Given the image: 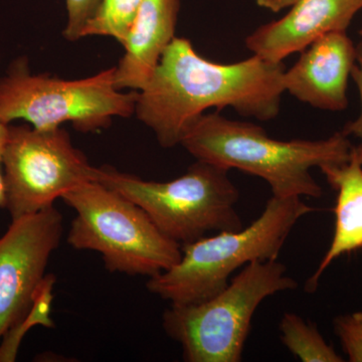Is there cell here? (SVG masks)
I'll return each instance as SVG.
<instances>
[{"label": "cell", "mask_w": 362, "mask_h": 362, "mask_svg": "<svg viewBox=\"0 0 362 362\" xmlns=\"http://www.w3.org/2000/svg\"><path fill=\"white\" fill-rule=\"evenodd\" d=\"M2 168L4 209L13 220L49 209L71 190L98 178V168L62 127L9 125Z\"/></svg>", "instance_id": "cell-8"}, {"label": "cell", "mask_w": 362, "mask_h": 362, "mask_svg": "<svg viewBox=\"0 0 362 362\" xmlns=\"http://www.w3.org/2000/svg\"><path fill=\"white\" fill-rule=\"evenodd\" d=\"M138 92L115 85V66L78 80L33 74L25 58L16 59L0 78V119L25 120L37 130L70 122L80 132H96L116 117L134 115Z\"/></svg>", "instance_id": "cell-7"}, {"label": "cell", "mask_w": 362, "mask_h": 362, "mask_svg": "<svg viewBox=\"0 0 362 362\" xmlns=\"http://www.w3.org/2000/svg\"><path fill=\"white\" fill-rule=\"evenodd\" d=\"M334 330L349 361L362 362V332L357 329L351 315L335 318Z\"/></svg>", "instance_id": "cell-18"}, {"label": "cell", "mask_w": 362, "mask_h": 362, "mask_svg": "<svg viewBox=\"0 0 362 362\" xmlns=\"http://www.w3.org/2000/svg\"><path fill=\"white\" fill-rule=\"evenodd\" d=\"M285 70L283 63L256 54L239 63H214L197 54L189 40L175 37L138 92L134 115L163 148L180 145L190 126L211 108L272 120L280 112Z\"/></svg>", "instance_id": "cell-1"}, {"label": "cell", "mask_w": 362, "mask_h": 362, "mask_svg": "<svg viewBox=\"0 0 362 362\" xmlns=\"http://www.w3.org/2000/svg\"><path fill=\"white\" fill-rule=\"evenodd\" d=\"M328 185L337 192L334 207L335 228L332 242L315 273L305 285L316 291L319 281L335 259L362 249V165L351 156L346 163L320 168Z\"/></svg>", "instance_id": "cell-13"}, {"label": "cell", "mask_w": 362, "mask_h": 362, "mask_svg": "<svg viewBox=\"0 0 362 362\" xmlns=\"http://www.w3.org/2000/svg\"><path fill=\"white\" fill-rule=\"evenodd\" d=\"M315 211L301 197L272 195L261 216L247 228L223 230L181 246L180 261L149 278L147 289L170 305L206 301L223 291L239 269L255 261L277 259L298 221Z\"/></svg>", "instance_id": "cell-3"}, {"label": "cell", "mask_w": 362, "mask_h": 362, "mask_svg": "<svg viewBox=\"0 0 362 362\" xmlns=\"http://www.w3.org/2000/svg\"><path fill=\"white\" fill-rule=\"evenodd\" d=\"M228 173L197 160L185 175L158 182L104 165L98 168L97 181L141 207L164 235L183 246L207 233L244 228L235 209L239 189Z\"/></svg>", "instance_id": "cell-6"}, {"label": "cell", "mask_w": 362, "mask_h": 362, "mask_svg": "<svg viewBox=\"0 0 362 362\" xmlns=\"http://www.w3.org/2000/svg\"><path fill=\"white\" fill-rule=\"evenodd\" d=\"M279 329L283 344L303 362H342L332 345L328 344L316 325L301 316L287 312L281 319Z\"/></svg>", "instance_id": "cell-14"}, {"label": "cell", "mask_w": 362, "mask_h": 362, "mask_svg": "<svg viewBox=\"0 0 362 362\" xmlns=\"http://www.w3.org/2000/svg\"><path fill=\"white\" fill-rule=\"evenodd\" d=\"M101 0H66L68 21L64 37L69 42H77L82 39L83 30L88 21L95 13Z\"/></svg>", "instance_id": "cell-17"}, {"label": "cell", "mask_w": 362, "mask_h": 362, "mask_svg": "<svg viewBox=\"0 0 362 362\" xmlns=\"http://www.w3.org/2000/svg\"><path fill=\"white\" fill-rule=\"evenodd\" d=\"M8 126L0 119V207H4V170H2V156L6 145Z\"/></svg>", "instance_id": "cell-20"}, {"label": "cell", "mask_w": 362, "mask_h": 362, "mask_svg": "<svg viewBox=\"0 0 362 362\" xmlns=\"http://www.w3.org/2000/svg\"><path fill=\"white\" fill-rule=\"evenodd\" d=\"M359 33H361V37H362V28H361V32H359Z\"/></svg>", "instance_id": "cell-23"}, {"label": "cell", "mask_w": 362, "mask_h": 362, "mask_svg": "<svg viewBox=\"0 0 362 362\" xmlns=\"http://www.w3.org/2000/svg\"><path fill=\"white\" fill-rule=\"evenodd\" d=\"M56 277L52 274L45 275L35 291L33 305L23 319L14 324L0 340V362L16 361L21 340L30 328L35 325L54 327L51 318L52 289Z\"/></svg>", "instance_id": "cell-15"}, {"label": "cell", "mask_w": 362, "mask_h": 362, "mask_svg": "<svg viewBox=\"0 0 362 362\" xmlns=\"http://www.w3.org/2000/svg\"><path fill=\"white\" fill-rule=\"evenodd\" d=\"M294 1L295 0H255V2L262 8L268 9L275 13L289 8Z\"/></svg>", "instance_id": "cell-21"}, {"label": "cell", "mask_w": 362, "mask_h": 362, "mask_svg": "<svg viewBox=\"0 0 362 362\" xmlns=\"http://www.w3.org/2000/svg\"><path fill=\"white\" fill-rule=\"evenodd\" d=\"M180 11V0H142L123 47L125 52L115 66L119 90L139 92L147 85L176 37Z\"/></svg>", "instance_id": "cell-12"}, {"label": "cell", "mask_w": 362, "mask_h": 362, "mask_svg": "<svg viewBox=\"0 0 362 362\" xmlns=\"http://www.w3.org/2000/svg\"><path fill=\"white\" fill-rule=\"evenodd\" d=\"M142 0H101L90 20L85 25L86 37H109L124 47L134 25Z\"/></svg>", "instance_id": "cell-16"}, {"label": "cell", "mask_w": 362, "mask_h": 362, "mask_svg": "<svg viewBox=\"0 0 362 362\" xmlns=\"http://www.w3.org/2000/svg\"><path fill=\"white\" fill-rule=\"evenodd\" d=\"M197 160L258 176L280 199H320L322 188L310 170L339 165L351 158L354 145L343 131L320 140L273 139L261 126L202 114L180 143Z\"/></svg>", "instance_id": "cell-2"}, {"label": "cell", "mask_w": 362, "mask_h": 362, "mask_svg": "<svg viewBox=\"0 0 362 362\" xmlns=\"http://www.w3.org/2000/svg\"><path fill=\"white\" fill-rule=\"evenodd\" d=\"M285 70L283 84L303 103L321 110L339 112L349 107L347 88L356 61V45L345 32L319 37Z\"/></svg>", "instance_id": "cell-10"}, {"label": "cell", "mask_w": 362, "mask_h": 362, "mask_svg": "<svg viewBox=\"0 0 362 362\" xmlns=\"http://www.w3.org/2000/svg\"><path fill=\"white\" fill-rule=\"evenodd\" d=\"M62 199L76 211L69 245L99 252L109 272L151 278L180 261V244L164 235L141 207L99 181Z\"/></svg>", "instance_id": "cell-5"}, {"label": "cell", "mask_w": 362, "mask_h": 362, "mask_svg": "<svg viewBox=\"0 0 362 362\" xmlns=\"http://www.w3.org/2000/svg\"><path fill=\"white\" fill-rule=\"evenodd\" d=\"M352 320L357 327V329L362 332V311L356 312V313L351 314Z\"/></svg>", "instance_id": "cell-22"}, {"label": "cell", "mask_w": 362, "mask_h": 362, "mask_svg": "<svg viewBox=\"0 0 362 362\" xmlns=\"http://www.w3.org/2000/svg\"><path fill=\"white\" fill-rule=\"evenodd\" d=\"M352 80L356 83L361 97V110L358 117L354 121H349L343 127V132L349 137L354 136L359 139L358 144L352 148L351 156L362 165V42L356 45V61L351 71Z\"/></svg>", "instance_id": "cell-19"}, {"label": "cell", "mask_w": 362, "mask_h": 362, "mask_svg": "<svg viewBox=\"0 0 362 362\" xmlns=\"http://www.w3.org/2000/svg\"><path fill=\"white\" fill-rule=\"evenodd\" d=\"M297 287L277 259L252 262L206 301L170 305L162 315V327L180 345L185 361L240 362L262 302Z\"/></svg>", "instance_id": "cell-4"}, {"label": "cell", "mask_w": 362, "mask_h": 362, "mask_svg": "<svg viewBox=\"0 0 362 362\" xmlns=\"http://www.w3.org/2000/svg\"><path fill=\"white\" fill-rule=\"evenodd\" d=\"M62 235L63 216L52 206L13 220L0 238V340L32 307Z\"/></svg>", "instance_id": "cell-9"}, {"label": "cell", "mask_w": 362, "mask_h": 362, "mask_svg": "<svg viewBox=\"0 0 362 362\" xmlns=\"http://www.w3.org/2000/svg\"><path fill=\"white\" fill-rule=\"evenodd\" d=\"M288 9L280 20L247 35L245 42L252 54L282 63L327 33H346L362 11V0H295Z\"/></svg>", "instance_id": "cell-11"}]
</instances>
